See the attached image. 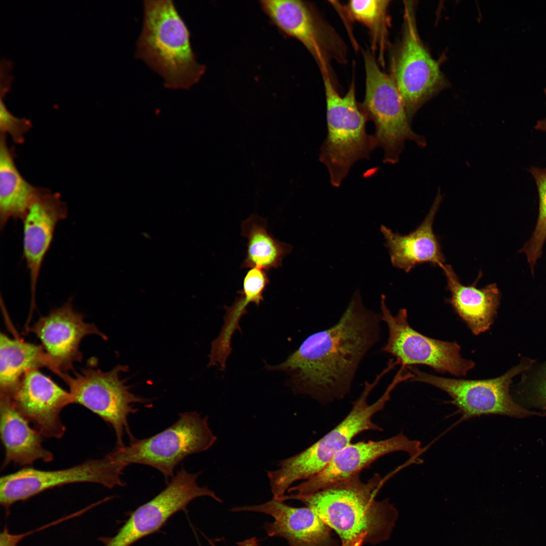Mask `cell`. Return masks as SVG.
Masks as SVG:
<instances>
[{
    "instance_id": "cell-1",
    "label": "cell",
    "mask_w": 546,
    "mask_h": 546,
    "mask_svg": "<svg viewBox=\"0 0 546 546\" xmlns=\"http://www.w3.org/2000/svg\"><path fill=\"white\" fill-rule=\"evenodd\" d=\"M381 322L380 313L366 308L357 291L337 323L309 335L285 361L266 369L286 372L296 394L323 404L342 399L363 358L380 340Z\"/></svg>"
},
{
    "instance_id": "cell-2",
    "label": "cell",
    "mask_w": 546,
    "mask_h": 546,
    "mask_svg": "<svg viewBox=\"0 0 546 546\" xmlns=\"http://www.w3.org/2000/svg\"><path fill=\"white\" fill-rule=\"evenodd\" d=\"M385 478L375 474L363 482L360 473L316 492L284 495L310 507L340 538L341 546L376 545L390 537L398 518L388 498L376 500Z\"/></svg>"
},
{
    "instance_id": "cell-3",
    "label": "cell",
    "mask_w": 546,
    "mask_h": 546,
    "mask_svg": "<svg viewBox=\"0 0 546 546\" xmlns=\"http://www.w3.org/2000/svg\"><path fill=\"white\" fill-rule=\"evenodd\" d=\"M135 57L162 78L165 87L189 89L206 71L191 43V34L170 0H145Z\"/></svg>"
},
{
    "instance_id": "cell-4",
    "label": "cell",
    "mask_w": 546,
    "mask_h": 546,
    "mask_svg": "<svg viewBox=\"0 0 546 546\" xmlns=\"http://www.w3.org/2000/svg\"><path fill=\"white\" fill-rule=\"evenodd\" d=\"M388 373L387 369H383L373 382H365L362 391L352 402L350 412L335 428L301 452L280 461L277 469L267 472L274 499L284 496L295 482L307 480L322 471L359 434L369 430H383L372 418L384 408L400 380L394 377L382 395L373 403L369 404L367 399Z\"/></svg>"
},
{
    "instance_id": "cell-5",
    "label": "cell",
    "mask_w": 546,
    "mask_h": 546,
    "mask_svg": "<svg viewBox=\"0 0 546 546\" xmlns=\"http://www.w3.org/2000/svg\"><path fill=\"white\" fill-rule=\"evenodd\" d=\"M327 106V135L321 148L320 160L327 168L331 184L338 187L351 167L369 158L377 146L374 135L367 134V114L356 100L353 82L340 96L328 71H322Z\"/></svg>"
},
{
    "instance_id": "cell-6",
    "label": "cell",
    "mask_w": 546,
    "mask_h": 546,
    "mask_svg": "<svg viewBox=\"0 0 546 546\" xmlns=\"http://www.w3.org/2000/svg\"><path fill=\"white\" fill-rule=\"evenodd\" d=\"M208 417L196 412L179 414L177 421L150 437L136 439L113 451L126 467L141 464L159 471L167 483L174 475L176 466L189 455L210 448L217 437L210 429Z\"/></svg>"
},
{
    "instance_id": "cell-7",
    "label": "cell",
    "mask_w": 546,
    "mask_h": 546,
    "mask_svg": "<svg viewBox=\"0 0 546 546\" xmlns=\"http://www.w3.org/2000/svg\"><path fill=\"white\" fill-rule=\"evenodd\" d=\"M366 93L361 107L369 120L374 122L377 146L384 151V163L399 161L405 142H414L421 148L427 145L425 138L411 128L405 106L392 77L379 67L372 54L363 55Z\"/></svg>"
},
{
    "instance_id": "cell-8",
    "label": "cell",
    "mask_w": 546,
    "mask_h": 546,
    "mask_svg": "<svg viewBox=\"0 0 546 546\" xmlns=\"http://www.w3.org/2000/svg\"><path fill=\"white\" fill-rule=\"evenodd\" d=\"M535 360L522 357L517 365L503 375L484 380L439 377L420 371L415 366L407 369L413 374L412 381L431 385L447 393L451 398V403L465 419L495 414L523 418L539 413L517 403L510 394V388L513 378Z\"/></svg>"
},
{
    "instance_id": "cell-9",
    "label": "cell",
    "mask_w": 546,
    "mask_h": 546,
    "mask_svg": "<svg viewBox=\"0 0 546 546\" xmlns=\"http://www.w3.org/2000/svg\"><path fill=\"white\" fill-rule=\"evenodd\" d=\"M126 366L118 365L111 370L103 372L86 368L73 377L68 373L58 376L66 383L73 398L74 403L80 404L96 414L110 425L114 431L117 446H123L125 433L130 441L134 438L128 423V417L138 410L133 404L149 400L130 391V387L120 375L126 372Z\"/></svg>"
},
{
    "instance_id": "cell-10",
    "label": "cell",
    "mask_w": 546,
    "mask_h": 546,
    "mask_svg": "<svg viewBox=\"0 0 546 546\" xmlns=\"http://www.w3.org/2000/svg\"><path fill=\"white\" fill-rule=\"evenodd\" d=\"M381 296V317L388 329V338L381 351L393 356L398 365L405 369L425 365L440 373L465 377L475 366L464 358L456 342L428 337L414 329L408 322L407 310L400 308L393 315Z\"/></svg>"
},
{
    "instance_id": "cell-11",
    "label": "cell",
    "mask_w": 546,
    "mask_h": 546,
    "mask_svg": "<svg viewBox=\"0 0 546 546\" xmlns=\"http://www.w3.org/2000/svg\"><path fill=\"white\" fill-rule=\"evenodd\" d=\"M403 35L392 76L411 123L418 110L444 88L446 79L438 62L423 44L417 27L415 4L404 1Z\"/></svg>"
},
{
    "instance_id": "cell-12",
    "label": "cell",
    "mask_w": 546,
    "mask_h": 546,
    "mask_svg": "<svg viewBox=\"0 0 546 546\" xmlns=\"http://www.w3.org/2000/svg\"><path fill=\"white\" fill-rule=\"evenodd\" d=\"M125 468L112 451L102 458L64 469L47 471L26 467L1 477L0 503L8 509L47 490L73 483H97L110 489L124 486L121 476Z\"/></svg>"
},
{
    "instance_id": "cell-13",
    "label": "cell",
    "mask_w": 546,
    "mask_h": 546,
    "mask_svg": "<svg viewBox=\"0 0 546 546\" xmlns=\"http://www.w3.org/2000/svg\"><path fill=\"white\" fill-rule=\"evenodd\" d=\"M201 472L191 473L184 467L177 471L166 487L150 501L139 507L112 537H100L104 546H130L160 529L176 512L185 509L193 500L209 496L222 500L207 486H200Z\"/></svg>"
},
{
    "instance_id": "cell-14",
    "label": "cell",
    "mask_w": 546,
    "mask_h": 546,
    "mask_svg": "<svg viewBox=\"0 0 546 546\" xmlns=\"http://www.w3.org/2000/svg\"><path fill=\"white\" fill-rule=\"evenodd\" d=\"M70 298L62 306L41 316L29 329L40 339L49 360L50 370L56 375L67 373L74 362L81 361L79 345L89 335L107 337L94 324L85 323L84 315L75 311Z\"/></svg>"
},
{
    "instance_id": "cell-15",
    "label": "cell",
    "mask_w": 546,
    "mask_h": 546,
    "mask_svg": "<svg viewBox=\"0 0 546 546\" xmlns=\"http://www.w3.org/2000/svg\"><path fill=\"white\" fill-rule=\"evenodd\" d=\"M422 450L420 441L411 440L402 433L378 441L351 443L339 451L322 471L291 487L287 492L296 495L311 494L360 473L362 470L386 454L404 451L414 458Z\"/></svg>"
},
{
    "instance_id": "cell-16",
    "label": "cell",
    "mask_w": 546,
    "mask_h": 546,
    "mask_svg": "<svg viewBox=\"0 0 546 546\" xmlns=\"http://www.w3.org/2000/svg\"><path fill=\"white\" fill-rule=\"evenodd\" d=\"M8 397L43 437L63 436L66 428L60 414L64 407L74 403L73 397L38 369L26 372Z\"/></svg>"
},
{
    "instance_id": "cell-17",
    "label": "cell",
    "mask_w": 546,
    "mask_h": 546,
    "mask_svg": "<svg viewBox=\"0 0 546 546\" xmlns=\"http://www.w3.org/2000/svg\"><path fill=\"white\" fill-rule=\"evenodd\" d=\"M68 208L58 193L42 188L23 220V256L30 277L31 307L35 306L38 277L58 223L67 217Z\"/></svg>"
},
{
    "instance_id": "cell-18",
    "label": "cell",
    "mask_w": 546,
    "mask_h": 546,
    "mask_svg": "<svg viewBox=\"0 0 546 546\" xmlns=\"http://www.w3.org/2000/svg\"><path fill=\"white\" fill-rule=\"evenodd\" d=\"M234 512L250 511L271 516L264 528L270 536L285 538L290 546H341L333 530L308 506L296 508L272 499L262 504L236 507Z\"/></svg>"
},
{
    "instance_id": "cell-19",
    "label": "cell",
    "mask_w": 546,
    "mask_h": 546,
    "mask_svg": "<svg viewBox=\"0 0 546 546\" xmlns=\"http://www.w3.org/2000/svg\"><path fill=\"white\" fill-rule=\"evenodd\" d=\"M263 12L284 35L300 41L321 71H328L329 41L311 5L298 0H262Z\"/></svg>"
},
{
    "instance_id": "cell-20",
    "label": "cell",
    "mask_w": 546,
    "mask_h": 546,
    "mask_svg": "<svg viewBox=\"0 0 546 546\" xmlns=\"http://www.w3.org/2000/svg\"><path fill=\"white\" fill-rule=\"evenodd\" d=\"M442 199L443 195L439 189L424 220L407 235L394 233L381 225V232L393 266L408 272L416 266L423 263H430L441 268L446 264L439 239L433 228L435 216Z\"/></svg>"
},
{
    "instance_id": "cell-21",
    "label": "cell",
    "mask_w": 546,
    "mask_h": 546,
    "mask_svg": "<svg viewBox=\"0 0 546 546\" xmlns=\"http://www.w3.org/2000/svg\"><path fill=\"white\" fill-rule=\"evenodd\" d=\"M442 269L450 293L447 302L474 335L488 330L500 304L501 293L496 284L479 288L476 286L478 278L472 285H464L451 265L445 264Z\"/></svg>"
},
{
    "instance_id": "cell-22",
    "label": "cell",
    "mask_w": 546,
    "mask_h": 546,
    "mask_svg": "<svg viewBox=\"0 0 546 546\" xmlns=\"http://www.w3.org/2000/svg\"><path fill=\"white\" fill-rule=\"evenodd\" d=\"M29 424L8 397L1 395L0 434L5 453L3 468L11 463L28 466L39 460H53V453L42 446L43 437Z\"/></svg>"
},
{
    "instance_id": "cell-23",
    "label": "cell",
    "mask_w": 546,
    "mask_h": 546,
    "mask_svg": "<svg viewBox=\"0 0 546 546\" xmlns=\"http://www.w3.org/2000/svg\"><path fill=\"white\" fill-rule=\"evenodd\" d=\"M6 137L0 135L1 231L11 219H23L42 189L31 185L22 176L15 163L14 151L8 146Z\"/></svg>"
},
{
    "instance_id": "cell-24",
    "label": "cell",
    "mask_w": 546,
    "mask_h": 546,
    "mask_svg": "<svg viewBox=\"0 0 546 546\" xmlns=\"http://www.w3.org/2000/svg\"><path fill=\"white\" fill-rule=\"evenodd\" d=\"M269 283L266 271L261 268H250L244 277L243 288L238 292L239 296L232 306L225 307L224 325L218 336L212 341L209 354V364L225 367L227 358L231 352V338L236 330H240L239 321L246 313L251 303L259 305L263 300V292Z\"/></svg>"
},
{
    "instance_id": "cell-25",
    "label": "cell",
    "mask_w": 546,
    "mask_h": 546,
    "mask_svg": "<svg viewBox=\"0 0 546 546\" xmlns=\"http://www.w3.org/2000/svg\"><path fill=\"white\" fill-rule=\"evenodd\" d=\"M50 362L42 345L0 334V395L10 396L28 371L46 367Z\"/></svg>"
},
{
    "instance_id": "cell-26",
    "label": "cell",
    "mask_w": 546,
    "mask_h": 546,
    "mask_svg": "<svg viewBox=\"0 0 546 546\" xmlns=\"http://www.w3.org/2000/svg\"><path fill=\"white\" fill-rule=\"evenodd\" d=\"M241 235L247 240L243 268L257 267L267 271L282 266L283 258L292 249L291 245L282 242L268 233L267 220L251 214L241 224Z\"/></svg>"
},
{
    "instance_id": "cell-27",
    "label": "cell",
    "mask_w": 546,
    "mask_h": 546,
    "mask_svg": "<svg viewBox=\"0 0 546 546\" xmlns=\"http://www.w3.org/2000/svg\"><path fill=\"white\" fill-rule=\"evenodd\" d=\"M389 1H350L345 10L349 17L366 26L371 33L373 48L383 55L387 41Z\"/></svg>"
},
{
    "instance_id": "cell-28",
    "label": "cell",
    "mask_w": 546,
    "mask_h": 546,
    "mask_svg": "<svg viewBox=\"0 0 546 546\" xmlns=\"http://www.w3.org/2000/svg\"><path fill=\"white\" fill-rule=\"evenodd\" d=\"M528 170L534 179L537 188L538 212L532 235L519 252L526 255L531 274L533 275L534 266L541 256L546 240V168L531 167Z\"/></svg>"
},
{
    "instance_id": "cell-29",
    "label": "cell",
    "mask_w": 546,
    "mask_h": 546,
    "mask_svg": "<svg viewBox=\"0 0 546 546\" xmlns=\"http://www.w3.org/2000/svg\"><path fill=\"white\" fill-rule=\"evenodd\" d=\"M514 396L527 405L546 409V360H536L521 373L519 382L514 386Z\"/></svg>"
},
{
    "instance_id": "cell-30",
    "label": "cell",
    "mask_w": 546,
    "mask_h": 546,
    "mask_svg": "<svg viewBox=\"0 0 546 546\" xmlns=\"http://www.w3.org/2000/svg\"><path fill=\"white\" fill-rule=\"evenodd\" d=\"M4 96L1 95L0 97L1 134H8L15 143L22 144L25 141L24 135L32 127V123L29 120L16 117L10 112L4 102Z\"/></svg>"
},
{
    "instance_id": "cell-31",
    "label": "cell",
    "mask_w": 546,
    "mask_h": 546,
    "mask_svg": "<svg viewBox=\"0 0 546 546\" xmlns=\"http://www.w3.org/2000/svg\"><path fill=\"white\" fill-rule=\"evenodd\" d=\"M34 533L33 530L21 534H12L6 526L0 533V546H18L24 537Z\"/></svg>"
},
{
    "instance_id": "cell-32",
    "label": "cell",
    "mask_w": 546,
    "mask_h": 546,
    "mask_svg": "<svg viewBox=\"0 0 546 546\" xmlns=\"http://www.w3.org/2000/svg\"><path fill=\"white\" fill-rule=\"evenodd\" d=\"M211 543L213 546H216L211 542ZM237 546H259L258 540L255 537L246 539L241 542H239L237 543Z\"/></svg>"
},
{
    "instance_id": "cell-33",
    "label": "cell",
    "mask_w": 546,
    "mask_h": 546,
    "mask_svg": "<svg viewBox=\"0 0 546 546\" xmlns=\"http://www.w3.org/2000/svg\"><path fill=\"white\" fill-rule=\"evenodd\" d=\"M544 92L546 98V89H544ZM534 128L537 130L546 131V116L544 119L537 121Z\"/></svg>"
},
{
    "instance_id": "cell-34",
    "label": "cell",
    "mask_w": 546,
    "mask_h": 546,
    "mask_svg": "<svg viewBox=\"0 0 546 546\" xmlns=\"http://www.w3.org/2000/svg\"><path fill=\"white\" fill-rule=\"evenodd\" d=\"M390 360H392V361H394V363H395L396 366L397 365H396V362H395V361H394V360L393 359H390ZM400 369H402V370H403V371L404 372H405V371H404V370H403V368H400ZM406 373V374H408V375H409V376H410V378H409V379H408V380H410V379H411V377H412V376H411V374H410V373H408V372H406V373Z\"/></svg>"
}]
</instances>
